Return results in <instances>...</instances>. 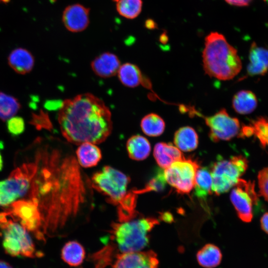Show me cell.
<instances>
[{"label":"cell","mask_w":268,"mask_h":268,"mask_svg":"<svg viewBox=\"0 0 268 268\" xmlns=\"http://www.w3.org/2000/svg\"><path fill=\"white\" fill-rule=\"evenodd\" d=\"M38 147L29 198L41 213L44 235L65 236L90 220L94 207L91 180L67 144L55 140Z\"/></svg>","instance_id":"6da1fadb"},{"label":"cell","mask_w":268,"mask_h":268,"mask_svg":"<svg viewBox=\"0 0 268 268\" xmlns=\"http://www.w3.org/2000/svg\"><path fill=\"white\" fill-rule=\"evenodd\" d=\"M63 136L70 143L99 144L110 135L113 128L110 110L95 95L85 93L61 104L58 118Z\"/></svg>","instance_id":"7a4b0ae2"},{"label":"cell","mask_w":268,"mask_h":268,"mask_svg":"<svg viewBox=\"0 0 268 268\" xmlns=\"http://www.w3.org/2000/svg\"><path fill=\"white\" fill-rule=\"evenodd\" d=\"M202 57L205 73L219 80L231 79L242 69L237 50L217 32H211L205 37Z\"/></svg>","instance_id":"3957f363"},{"label":"cell","mask_w":268,"mask_h":268,"mask_svg":"<svg viewBox=\"0 0 268 268\" xmlns=\"http://www.w3.org/2000/svg\"><path fill=\"white\" fill-rule=\"evenodd\" d=\"M158 223L152 217L113 222L109 231L111 240L119 254L141 251L148 245L149 233Z\"/></svg>","instance_id":"277c9868"},{"label":"cell","mask_w":268,"mask_h":268,"mask_svg":"<svg viewBox=\"0 0 268 268\" xmlns=\"http://www.w3.org/2000/svg\"><path fill=\"white\" fill-rule=\"evenodd\" d=\"M0 229L3 235V247L7 254L29 258L43 255L36 251L27 230L7 210L0 213Z\"/></svg>","instance_id":"5b68a950"},{"label":"cell","mask_w":268,"mask_h":268,"mask_svg":"<svg viewBox=\"0 0 268 268\" xmlns=\"http://www.w3.org/2000/svg\"><path fill=\"white\" fill-rule=\"evenodd\" d=\"M248 167V161L243 155L218 159L213 163L210 171L212 192L218 196L229 191L236 184Z\"/></svg>","instance_id":"8992f818"},{"label":"cell","mask_w":268,"mask_h":268,"mask_svg":"<svg viewBox=\"0 0 268 268\" xmlns=\"http://www.w3.org/2000/svg\"><path fill=\"white\" fill-rule=\"evenodd\" d=\"M36 171L35 161L23 163L13 170L7 179L0 181V206L9 205L24 196L30 189Z\"/></svg>","instance_id":"52a82bcc"},{"label":"cell","mask_w":268,"mask_h":268,"mask_svg":"<svg viewBox=\"0 0 268 268\" xmlns=\"http://www.w3.org/2000/svg\"><path fill=\"white\" fill-rule=\"evenodd\" d=\"M93 189L106 196L107 201L118 205L127 194L130 178L120 171L105 166L90 179Z\"/></svg>","instance_id":"ba28073f"},{"label":"cell","mask_w":268,"mask_h":268,"mask_svg":"<svg viewBox=\"0 0 268 268\" xmlns=\"http://www.w3.org/2000/svg\"><path fill=\"white\" fill-rule=\"evenodd\" d=\"M198 163L191 159H183L173 163L164 170L166 182L181 194H189L193 189Z\"/></svg>","instance_id":"9c48e42d"},{"label":"cell","mask_w":268,"mask_h":268,"mask_svg":"<svg viewBox=\"0 0 268 268\" xmlns=\"http://www.w3.org/2000/svg\"><path fill=\"white\" fill-rule=\"evenodd\" d=\"M27 230L40 240H45L42 220L37 204L31 199L20 200L9 205L7 210Z\"/></svg>","instance_id":"30bf717a"},{"label":"cell","mask_w":268,"mask_h":268,"mask_svg":"<svg viewBox=\"0 0 268 268\" xmlns=\"http://www.w3.org/2000/svg\"><path fill=\"white\" fill-rule=\"evenodd\" d=\"M230 200L239 218L243 222H251L253 217V207L257 204L259 200L255 182L240 178L231 192Z\"/></svg>","instance_id":"8fae6325"},{"label":"cell","mask_w":268,"mask_h":268,"mask_svg":"<svg viewBox=\"0 0 268 268\" xmlns=\"http://www.w3.org/2000/svg\"><path fill=\"white\" fill-rule=\"evenodd\" d=\"M209 129V136L213 142L229 140L238 135L241 125L238 119L230 116L225 109L205 118Z\"/></svg>","instance_id":"7c38bea8"},{"label":"cell","mask_w":268,"mask_h":268,"mask_svg":"<svg viewBox=\"0 0 268 268\" xmlns=\"http://www.w3.org/2000/svg\"><path fill=\"white\" fill-rule=\"evenodd\" d=\"M157 254L152 250L119 254L111 268H158Z\"/></svg>","instance_id":"4fadbf2b"},{"label":"cell","mask_w":268,"mask_h":268,"mask_svg":"<svg viewBox=\"0 0 268 268\" xmlns=\"http://www.w3.org/2000/svg\"><path fill=\"white\" fill-rule=\"evenodd\" d=\"M89 8L79 3L69 5L63 11L62 21L69 31L81 32L89 25Z\"/></svg>","instance_id":"5bb4252c"},{"label":"cell","mask_w":268,"mask_h":268,"mask_svg":"<svg viewBox=\"0 0 268 268\" xmlns=\"http://www.w3.org/2000/svg\"><path fill=\"white\" fill-rule=\"evenodd\" d=\"M249 60L247 76L265 75L268 71V48L253 42L250 48Z\"/></svg>","instance_id":"9a60e30c"},{"label":"cell","mask_w":268,"mask_h":268,"mask_svg":"<svg viewBox=\"0 0 268 268\" xmlns=\"http://www.w3.org/2000/svg\"><path fill=\"white\" fill-rule=\"evenodd\" d=\"M121 66L118 57L110 52H104L96 57L92 62L91 67L97 75L109 78L117 74Z\"/></svg>","instance_id":"2e32d148"},{"label":"cell","mask_w":268,"mask_h":268,"mask_svg":"<svg viewBox=\"0 0 268 268\" xmlns=\"http://www.w3.org/2000/svg\"><path fill=\"white\" fill-rule=\"evenodd\" d=\"M154 157L162 168H166L173 163L185 158L181 150L171 143L158 142L153 150Z\"/></svg>","instance_id":"e0dca14e"},{"label":"cell","mask_w":268,"mask_h":268,"mask_svg":"<svg viewBox=\"0 0 268 268\" xmlns=\"http://www.w3.org/2000/svg\"><path fill=\"white\" fill-rule=\"evenodd\" d=\"M9 66L17 73L24 74L29 72L34 65V58L26 49L18 48L13 50L9 55Z\"/></svg>","instance_id":"ac0fdd59"},{"label":"cell","mask_w":268,"mask_h":268,"mask_svg":"<svg viewBox=\"0 0 268 268\" xmlns=\"http://www.w3.org/2000/svg\"><path fill=\"white\" fill-rule=\"evenodd\" d=\"M76 155L79 164L85 168L97 165L102 158L100 149L96 144L88 142L79 145Z\"/></svg>","instance_id":"d6986e66"},{"label":"cell","mask_w":268,"mask_h":268,"mask_svg":"<svg viewBox=\"0 0 268 268\" xmlns=\"http://www.w3.org/2000/svg\"><path fill=\"white\" fill-rule=\"evenodd\" d=\"M174 142L180 150L185 152L191 151L198 147V135L195 129L191 127H181L174 134Z\"/></svg>","instance_id":"ffe728a7"},{"label":"cell","mask_w":268,"mask_h":268,"mask_svg":"<svg viewBox=\"0 0 268 268\" xmlns=\"http://www.w3.org/2000/svg\"><path fill=\"white\" fill-rule=\"evenodd\" d=\"M232 104L236 112L241 115H247L252 113L256 109L258 100L252 91L242 90L234 95Z\"/></svg>","instance_id":"44dd1931"},{"label":"cell","mask_w":268,"mask_h":268,"mask_svg":"<svg viewBox=\"0 0 268 268\" xmlns=\"http://www.w3.org/2000/svg\"><path fill=\"white\" fill-rule=\"evenodd\" d=\"M126 148L130 158L137 161L146 159L151 151L148 139L139 134L134 135L128 139Z\"/></svg>","instance_id":"7402d4cb"},{"label":"cell","mask_w":268,"mask_h":268,"mask_svg":"<svg viewBox=\"0 0 268 268\" xmlns=\"http://www.w3.org/2000/svg\"><path fill=\"white\" fill-rule=\"evenodd\" d=\"M120 82L125 86L134 88L143 83L144 77L139 67L131 63L121 65L117 73Z\"/></svg>","instance_id":"603a6c76"},{"label":"cell","mask_w":268,"mask_h":268,"mask_svg":"<svg viewBox=\"0 0 268 268\" xmlns=\"http://www.w3.org/2000/svg\"><path fill=\"white\" fill-rule=\"evenodd\" d=\"M196 256L199 264L205 268L218 266L222 260L220 250L212 244L204 245L198 252Z\"/></svg>","instance_id":"cb8c5ba5"},{"label":"cell","mask_w":268,"mask_h":268,"mask_svg":"<svg viewBox=\"0 0 268 268\" xmlns=\"http://www.w3.org/2000/svg\"><path fill=\"white\" fill-rule=\"evenodd\" d=\"M85 252L83 246L76 241L66 243L61 251L63 260L70 266L80 265L85 258Z\"/></svg>","instance_id":"d4e9b609"},{"label":"cell","mask_w":268,"mask_h":268,"mask_svg":"<svg viewBox=\"0 0 268 268\" xmlns=\"http://www.w3.org/2000/svg\"><path fill=\"white\" fill-rule=\"evenodd\" d=\"M212 184L210 171L205 167H200L196 173L194 187L195 196L201 199H206L208 195L212 194Z\"/></svg>","instance_id":"484cf974"},{"label":"cell","mask_w":268,"mask_h":268,"mask_svg":"<svg viewBox=\"0 0 268 268\" xmlns=\"http://www.w3.org/2000/svg\"><path fill=\"white\" fill-rule=\"evenodd\" d=\"M137 194L132 191L127 193L118 203V216L119 222L128 221L138 215L135 210Z\"/></svg>","instance_id":"4316f807"},{"label":"cell","mask_w":268,"mask_h":268,"mask_svg":"<svg viewBox=\"0 0 268 268\" xmlns=\"http://www.w3.org/2000/svg\"><path fill=\"white\" fill-rule=\"evenodd\" d=\"M142 132L149 136H158L163 134L165 128L163 119L155 113L145 115L141 120Z\"/></svg>","instance_id":"83f0119b"},{"label":"cell","mask_w":268,"mask_h":268,"mask_svg":"<svg viewBox=\"0 0 268 268\" xmlns=\"http://www.w3.org/2000/svg\"><path fill=\"white\" fill-rule=\"evenodd\" d=\"M21 107L15 97L0 92V119L6 121L13 117Z\"/></svg>","instance_id":"f1b7e54d"},{"label":"cell","mask_w":268,"mask_h":268,"mask_svg":"<svg viewBox=\"0 0 268 268\" xmlns=\"http://www.w3.org/2000/svg\"><path fill=\"white\" fill-rule=\"evenodd\" d=\"M142 7V0H119L116 4V9L119 14L130 19L138 16Z\"/></svg>","instance_id":"f546056e"},{"label":"cell","mask_w":268,"mask_h":268,"mask_svg":"<svg viewBox=\"0 0 268 268\" xmlns=\"http://www.w3.org/2000/svg\"><path fill=\"white\" fill-rule=\"evenodd\" d=\"M253 130V135L257 137L261 146L268 149V119L259 117L250 124Z\"/></svg>","instance_id":"4dcf8cb0"},{"label":"cell","mask_w":268,"mask_h":268,"mask_svg":"<svg viewBox=\"0 0 268 268\" xmlns=\"http://www.w3.org/2000/svg\"><path fill=\"white\" fill-rule=\"evenodd\" d=\"M166 180L164 171L159 169L155 173L154 176L148 181L145 187L139 190H132L134 193L138 195L150 191L159 192L163 191L166 186Z\"/></svg>","instance_id":"1f68e13d"},{"label":"cell","mask_w":268,"mask_h":268,"mask_svg":"<svg viewBox=\"0 0 268 268\" xmlns=\"http://www.w3.org/2000/svg\"><path fill=\"white\" fill-rule=\"evenodd\" d=\"M6 127L8 133L12 136L21 134L25 130L24 119L18 116L12 117L7 120Z\"/></svg>","instance_id":"d6a6232c"},{"label":"cell","mask_w":268,"mask_h":268,"mask_svg":"<svg viewBox=\"0 0 268 268\" xmlns=\"http://www.w3.org/2000/svg\"><path fill=\"white\" fill-rule=\"evenodd\" d=\"M258 180L260 194L268 202V166L259 172Z\"/></svg>","instance_id":"836d02e7"},{"label":"cell","mask_w":268,"mask_h":268,"mask_svg":"<svg viewBox=\"0 0 268 268\" xmlns=\"http://www.w3.org/2000/svg\"><path fill=\"white\" fill-rule=\"evenodd\" d=\"M30 124L38 130H41L42 128L49 129L51 128L48 116L42 111L39 114H33Z\"/></svg>","instance_id":"e575fe53"},{"label":"cell","mask_w":268,"mask_h":268,"mask_svg":"<svg viewBox=\"0 0 268 268\" xmlns=\"http://www.w3.org/2000/svg\"><path fill=\"white\" fill-rule=\"evenodd\" d=\"M227 3L236 6H246L249 5L253 0H224Z\"/></svg>","instance_id":"d590c367"},{"label":"cell","mask_w":268,"mask_h":268,"mask_svg":"<svg viewBox=\"0 0 268 268\" xmlns=\"http://www.w3.org/2000/svg\"><path fill=\"white\" fill-rule=\"evenodd\" d=\"M260 223L262 230L268 234V211L262 216Z\"/></svg>","instance_id":"8d00e7d4"},{"label":"cell","mask_w":268,"mask_h":268,"mask_svg":"<svg viewBox=\"0 0 268 268\" xmlns=\"http://www.w3.org/2000/svg\"><path fill=\"white\" fill-rule=\"evenodd\" d=\"M145 26L149 29H154L157 27V24L152 19H147L145 22Z\"/></svg>","instance_id":"74e56055"},{"label":"cell","mask_w":268,"mask_h":268,"mask_svg":"<svg viewBox=\"0 0 268 268\" xmlns=\"http://www.w3.org/2000/svg\"><path fill=\"white\" fill-rule=\"evenodd\" d=\"M0 268H13L9 264L2 261H0Z\"/></svg>","instance_id":"f35d334b"},{"label":"cell","mask_w":268,"mask_h":268,"mask_svg":"<svg viewBox=\"0 0 268 268\" xmlns=\"http://www.w3.org/2000/svg\"><path fill=\"white\" fill-rule=\"evenodd\" d=\"M3 167V160L1 156V155L0 152V171L2 170V168Z\"/></svg>","instance_id":"ab89813d"},{"label":"cell","mask_w":268,"mask_h":268,"mask_svg":"<svg viewBox=\"0 0 268 268\" xmlns=\"http://www.w3.org/2000/svg\"><path fill=\"white\" fill-rule=\"evenodd\" d=\"M10 0H0V2L4 4H7Z\"/></svg>","instance_id":"60d3db41"},{"label":"cell","mask_w":268,"mask_h":268,"mask_svg":"<svg viewBox=\"0 0 268 268\" xmlns=\"http://www.w3.org/2000/svg\"><path fill=\"white\" fill-rule=\"evenodd\" d=\"M51 2H54L56 1V0H50Z\"/></svg>","instance_id":"b9f144b4"},{"label":"cell","mask_w":268,"mask_h":268,"mask_svg":"<svg viewBox=\"0 0 268 268\" xmlns=\"http://www.w3.org/2000/svg\"><path fill=\"white\" fill-rule=\"evenodd\" d=\"M114 1H116V2H117L119 0H113Z\"/></svg>","instance_id":"7bdbcfd3"}]
</instances>
